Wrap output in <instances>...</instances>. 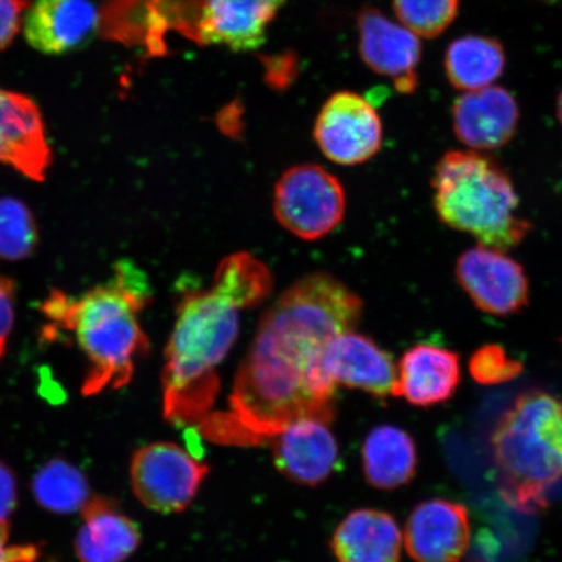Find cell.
<instances>
[{"label":"cell","mask_w":562,"mask_h":562,"mask_svg":"<svg viewBox=\"0 0 562 562\" xmlns=\"http://www.w3.org/2000/svg\"><path fill=\"white\" fill-rule=\"evenodd\" d=\"M460 383L461 362L456 351L417 344L398 362L396 397L414 406H437L452 398Z\"/></svg>","instance_id":"ac0fdd59"},{"label":"cell","mask_w":562,"mask_h":562,"mask_svg":"<svg viewBox=\"0 0 562 562\" xmlns=\"http://www.w3.org/2000/svg\"><path fill=\"white\" fill-rule=\"evenodd\" d=\"M272 440L273 463L292 482L318 486L339 467V442L327 422L300 419Z\"/></svg>","instance_id":"4fadbf2b"},{"label":"cell","mask_w":562,"mask_h":562,"mask_svg":"<svg viewBox=\"0 0 562 562\" xmlns=\"http://www.w3.org/2000/svg\"><path fill=\"white\" fill-rule=\"evenodd\" d=\"M98 23L90 0H35L24 19V34L35 50L60 55L86 44Z\"/></svg>","instance_id":"e0dca14e"},{"label":"cell","mask_w":562,"mask_h":562,"mask_svg":"<svg viewBox=\"0 0 562 562\" xmlns=\"http://www.w3.org/2000/svg\"><path fill=\"white\" fill-rule=\"evenodd\" d=\"M321 368L335 386L346 385L382 398L396 396L397 367L392 357L353 329L327 344Z\"/></svg>","instance_id":"8fae6325"},{"label":"cell","mask_w":562,"mask_h":562,"mask_svg":"<svg viewBox=\"0 0 562 562\" xmlns=\"http://www.w3.org/2000/svg\"><path fill=\"white\" fill-rule=\"evenodd\" d=\"M32 491L42 508L58 515L81 512L90 501L86 475L72 463L61 459L46 462L35 473Z\"/></svg>","instance_id":"603a6c76"},{"label":"cell","mask_w":562,"mask_h":562,"mask_svg":"<svg viewBox=\"0 0 562 562\" xmlns=\"http://www.w3.org/2000/svg\"><path fill=\"white\" fill-rule=\"evenodd\" d=\"M15 292L13 281L0 277V358L4 355L15 322Z\"/></svg>","instance_id":"f1b7e54d"},{"label":"cell","mask_w":562,"mask_h":562,"mask_svg":"<svg viewBox=\"0 0 562 562\" xmlns=\"http://www.w3.org/2000/svg\"><path fill=\"white\" fill-rule=\"evenodd\" d=\"M81 513L83 522L75 539L80 562H124L137 551L139 527L115 502L90 497Z\"/></svg>","instance_id":"d6986e66"},{"label":"cell","mask_w":562,"mask_h":562,"mask_svg":"<svg viewBox=\"0 0 562 562\" xmlns=\"http://www.w3.org/2000/svg\"><path fill=\"white\" fill-rule=\"evenodd\" d=\"M491 449L504 501L527 515L546 509L562 477V397L521 393L497 419Z\"/></svg>","instance_id":"277c9868"},{"label":"cell","mask_w":562,"mask_h":562,"mask_svg":"<svg viewBox=\"0 0 562 562\" xmlns=\"http://www.w3.org/2000/svg\"><path fill=\"white\" fill-rule=\"evenodd\" d=\"M432 188L440 222L480 245L505 251L529 235L531 224L518 215L519 196L509 175L481 153L445 154L435 168Z\"/></svg>","instance_id":"5b68a950"},{"label":"cell","mask_w":562,"mask_h":562,"mask_svg":"<svg viewBox=\"0 0 562 562\" xmlns=\"http://www.w3.org/2000/svg\"><path fill=\"white\" fill-rule=\"evenodd\" d=\"M38 238L30 207L13 196L0 199V259L23 261L37 248Z\"/></svg>","instance_id":"d4e9b609"},{"label":"cell","mask_w":562,"mask_h":562,"mask_svg":"<svg viewBox=\"0 0 562 562\" xmlns=\"http://www.w3.org/2000/svg\"><path fill=\"white\" fill-rule=\"evenodd\" d=\"M404 537L390 513L357 509L337 525L331 540L337 562H400Z\"/></svg>","instance_id":"ffe728a7"},{"label":"cell","mask_w":562,"mask_h":562,"mask_svg":"<svg viewBox=\"0 0 562 562\" xmlns=\"http://www.w3.org/2000/svg\"><path fill=\"white\" fill-rule=\"evenodd\" d=\"M416 441L397 426L372 428L362 446L364 480L371 487L397 490L409 484L417 474Z\"/></svg>","instance_id":"44dd1931"},{"label":"cell","mask_w":562,"mask_h":562,"mask_svg":"<svg viewBox=\"0 0 562 562\" xmlns=\"http://www.w3.org/2000/svg\"><path fill=\"white\" fill-rule=\"evenodd\" d=\"M524 364L501 346L488 344L470 358V375L482 385H501L521 375Z\"/></svg>","instance_id":"4316f807"},{"label":"cell","mask_w":562,"mask_h":562,"mask_svg":"<svg viewBox=\"0 0 562 562\" xmlns=\"http://www.w3.org/2000/svg\"><path fill=\"white\" fill-rule=\"evenodd\" d=\"M209 472L206 463L170 441L139 448L131 461L133 492L146 508L161 515L186 510Z\"/></svg>","instance_id":"52a82bcc"},{"label":"cell","mask_w":562,"mask_h":562,"mask_svg":"<svg viewBox=\"0 0 562 562\" xmlns=\"http://www.w3.org/2000/svg\"><path fill=\"white\" fill-rule=\"evenodd\" d=\"M286 0H202L199 37L235 53L258 50Z\"/></svg>","instance_id":"9a60e30c"},{"label":"cell","mask_w":562,"mask_h":562,"mask_svg":"<svg viewBox=\"0 0 562 562\" xmlns=\"http://www.w3.org/2000/svg\"><path fill=\"white\" fill-rule=\"evenodd\" d=\"M403 537L416 562H460L470 542L469 510L446 498L422 502L407 517Z\"/></svg>","instance_id":"7c38bea8"},{"label":"cell","mask_w":562,"mask_h":562,"mask_svg":"<svg viewBox=\"0 0 562 562\" xmlns=\"http://www.w3.org/2000/svg\"><path fill=\"white\" fill-rule=\"evenodd\" d=\"M358 47L361 58L375 74L389 77L400 93L418 87L422 45L418 35L376 9L358 13Z\"/></svg>","instance_id":"30bf717a"},{"label":"cell","mask_w":562,"mask_h":562,"mask_svg":"<svg viewBox=\"0 0 562 562\" xmlns=\"http://www.w3.org/2000/svg\"><path fill=\"white\" fill-rule=\"evenodd\" d=\"M460 0H393V10L407 30L424 38L439 37L453 23Z\"/></svg>","instance_id":"484cf974"},{"label":"cell","mask_w":562,"mask_h":562,"mask_svg":"<svg viewBox=\"0 0 562 562\" xmlns=\"http://www.w3.org/2000/svg\"><path fill=\"white\" fill-rule=\"evenodd\" d=\"M558 117H559V121L562 125V90H561V93L558 98Z\"/></svg>","instance_id":"1f68e13d"},{"label":"cell","mask_w":562,"mask_h":562,"mask_svg":"<svg viewBox=\"0 0 562 562\" xmlns=\"http://www.w3.org/2000/svg\"><path fill=\"white\" fill-rule=\"evenodd\" d=\"M504 48L484 35H463L448 46L446 74L457 90L475 91L494 86L504 72Z\"/></svg>","instance_id":"7402d4cb"},{"label":"cell","mask_w":562,"mask_h":562,"mask_svg":"<svg viewBox=\"0 0 562 562\" xmlns=\"http://www.w3.org/2000/svg\"><path fill=\"white\" fill-rule=\"evenodd\" d=\"M314 138L334 164L361 165L381 150V117L367 98L353 91H339L323 104L315 121Z\"/></svg>","instance_id":"ba28073f"},{"label":"cell","mask_w":562,"mask_h":562,"mask_svg":"<svg viewBox=\"0 0 562 562\" xmlns=\"http://www.w3.org/2000/svg\"><path fill=\"white\" fill-rule=\"evenodd\" d=\"M346 206L340 181L318 165L290 168L281 175L273 193L278 222L306 241L318 240L339 226Z\"/></svg>","instance_id":"8992f818"},{"label":"cell","mask_w":562,"mask_h":562,"mask_svg":"<svg viewBox=\"0 0 562 562\" xmlns=\"http://www.w3.org/2000/svg\"><path fill=\"white\" fill-rule=\"evenodd\" d=\"M241 311L221 291L184 290L161 371L164 414L186 426L207 417L221 389L216 367L238 336Z\"/></svg>","instance_id":"3957f363"},{"label":"cell","mask_w":562,"mask_h":562,"mask_svg":"<svg viewBox=\"0 0 562 562\" xmlns=\"http://www.w3.org/2000/svg\"><path fill=\"white\" fill-rule=\"evenodd\" d=\"M31 5V0H0V50L16 37Z\"/></svg>","instance_id":"83f0119b"},{"label":"cell","mask_w":562,"mask_h":562,"mask_svg":"<svg viewBox=\"0 0 562 562\" xmlns=\"http://www.w3.org/2000/svg\"><path fill=\"white\" fill-rule=\"evenodd\" d=\"M9 537V521H0V562H34L37 560L40 554L37 547L33 544L7 547Z\"/></svg>","instance_id":"4dcf8cb0"},{"label":"cell","mask_w":562,"mask_h":562,"mask_svg":"<svg viewBox=\"0 0 562 562\" xmlns=\"http://www.w3.org/2000/svg\"><path fill=\"white\" fill-rule=\"evenodd\" d=\"M456 278L476 308L495 316L518 314L529 305L524 267L504 251L477 245L457 259Z\"/></svg>","instance_id":"9c48e42d"},{"label":"cell","mask_w":562,"mask_h":562,"mask_svg":"<svg viewBox=\"0 0 562 562\" xmlns=\"http://www.w3.org/2000/svg\"><path fill=\"white\" fill-rule=\"evenodd\" d=\"M18 503L16 476L0 461V521H9Z\"/></svg>","instance_id":"f546056e"},{"label":"cell","mask_w":562,"mask_h":562,"mask_svg":"<svg viewBox=\"0 0 562 562\" xmlns=\"http://www.w3.org/2000/svg\"><path fill=\"white\" fill-rule=\"evenodd\" d=\"M361 312L362 300L326 272L288 288L259 322L235 378L231 411L203 419L207 434L262 441L300 419L331 425L336 386L323 374V351L334 337L355 329Z\"/></svg>","instance_id":"6da1fadb"},{"label":"cell","mask_w":562,"mask_h":562,"mask_svg":"<svg viewBox=\"0 0 562 562\" xmlns=\"http://www.w3.org/2000/svg\"><path fill=\"white\" fill-rule=\"evenodd\" d=\"M452 114L457 138L475 151L507 145L516 135L519 122L515 97L495 86L457 98Z\"/></svg>","instance_id":"2e32d148"},{"label":"cell","mask_w":562,"mask_h":562,"mask_svg":"<svg viewBox=\"0 0 562 562\" xmlns=\"http://www.w3.org/2000/svg\"><path fill=\"white\" fill-rule=\"evenodd\" d=\"M151 301L145 272L131 261H119L109 283L80 297L56 290L48 294L42 313L52 326L45 329V336L60 329L75 335L88 361L81 386L83 396L123 389L131 382L137 358L150 348L137 316Z\"/></svg>","instance_id":"7a4b0ae2"},{"label":"cell","mask_w":562,"mask_h":562,"mask_svg":"<svg viewBox=\"0 0 562 562\" xmlns=\"http://www.w3.org/2000/svg\"><path fill=\"white\" fill-rule=\"evenodd\" d=\"M213 286L240 308L255 307L269 296L272 277L267 267L249 252L224 258L215 272Z\"/></svg>","instance_id":"cb8c5ba5"},{"label":"cell","mask_w":562,"mask_h":562,"mask_svg":"<svg viewBox=\"0 0 562 562\" xmlns=\"http://www.w3.org/2000/svg\"><path fill=\"white\" fill-rule=\"evenodd\" d=\"M0 164L34 181H44L52 165L45 125L30 98L0 89Z\"/></svg>","instance_id":"5bb4252c"}]
</instances>
